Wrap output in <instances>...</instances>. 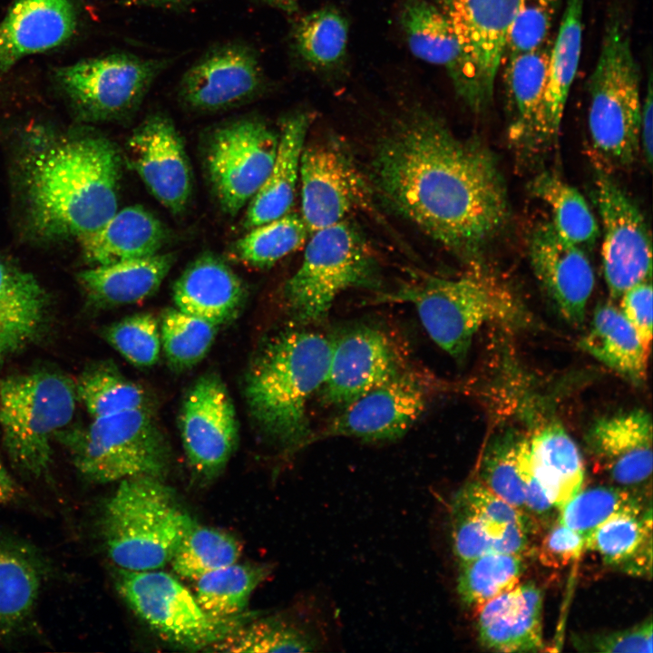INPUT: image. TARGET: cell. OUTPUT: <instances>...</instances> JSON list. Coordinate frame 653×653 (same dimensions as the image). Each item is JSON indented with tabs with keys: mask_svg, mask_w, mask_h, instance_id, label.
Here are the masks:
<instances>
[{
	"mask_svg": "<svg viewBox=\"0 0 653 653\" xmlns=\"http://www.w3.org/2000/svg\"><path fill=\"white\" fill-rule=\"evenodd\" d=\"M372 171L394 209L457 255L476 254L507 223L506 186L492 153L428 112L404 116L378 141Z\"/></svg>",
	"mask_w": 653,
	"mask_h": 653,
	"instance_id": "cell-1",
	"label": "cell"
},
{
	"mask_svg": "<svg viewBox=\"0 0 653 653\" xmlns=\"http://www.w3.org/2000/svg\"><path fill=\"white\" fill-rule=\"evenodd\" d=\"M121 159L99 136L60 137L34 145L23 181L34 229L48 238L79 239L118 210Z\"/></svg>",
	"mask_w": 653,
	"mask_h": 653,
	"instance_id": "cell-2",
	"label": "cell"
},
{
	"mask_svg": "<svg viewBox=\"0 0 653 653\" xmlns=\"http://www.w3.org/2000/svg\"><path fill=\"white\" fill-rule=\"evenodd\" d=\"M330 350V339L320 333L288 330L266 342L249 367L244 392L249 414L285 450L308 442L307 408L324 382Z\"/></svg>",
	"mask_w": 653,
	"mask_h": 653,
	"instance_id": "cell-3",
	"label": "cell"
},
{
	"mask_svg": "<svg viewBox=\"0 0 653 653\" xmlns=\"http://www.w3.org/2000/svg\"><path fill=\"white\" fill-rule=\"evenodd\" d=\"M599 54L589 79L590 154L610 173L631 166L640 150V71L622 10L607 17Z\"/></svg>",
	"mask_w": 653,
	"mask_h": 653,
	"instance_id": "cell-4",
	"label": "cell"
},
{
	"mask_svg": "<svg viewBox=\"0 0 653 653\" xmlns=\"http://www.w3.org/2000/svg\"><path fill=\"white\" fill-rule=\"evenodd\" d=\"M193 522L161 479L139 476L120 481L103 506L101 531L120 569L144 571L170 563Z\"/></svg>",
	"mask_w": 653,
	"mask_h": 653,
	"instance_id": "cell-5",
	"label": "cell"
},
{
	"mask_svg": "<svg viewBox=\"0 0 653 653\" xmlns=\"http://www.w3.org/2000/svg\"><path fill=\"white\" fill-rule=\"evenodd\" d=\"M379 297L413 305L431 339L458 361L485 323L513 307L509 291L479 268L457 278L424 277Z\"/></svg>",
	"mask_w": 653,
	"mask_h": 653,
	"instance_id": "cell-6",
	"label": "cell"
},
{
	"mask_svg": "<svg viewBox=\"0 0 653 653\" xmlns=\"http://www.w3.org/2000/svg\"><path fill=\"white\" fill-rule=\"evenodd\" d=\"M75 385L53 372H34L0 382V427L14 467L40 478L49 472L53 438L72 420Z\"/></svg>",
	"mask_w": 653,
	"mask_h": 653,
	"instance_id": "cell-7",
	"label": "cell"
},
{
	"mask_svg": "<svg viewBox=\"0 0 653 653\" xmlns=\"http://www.w3.org/2000/svg\"><path fill=\"white\" fill-rule=\"evenodd\" d=\"M283 299L303 323L322 320L341 293L376 282L377 262L359 229L344 219L312 232Z\"/></svg>",
	"mask_w": 653,
	"mask_h": 653,
	"instance_id": "cell-8",
	"label": "cell"
},
{
	"mask_svg": "<svg viewBox=\"0 0 653 653\" xmlns=\"http://www.w3.org/2000/svg\"><path fill=\"white\" fill-rule=\"evenodd\" d=\"M65 442L77 470L95 483L139 476L161 479L171 464L169 443L150 409L95 418Z\"/></svg>",
	"mask_w": 653,
	"mask_h": 653,
	"instance_id": "cell-9",
	"label": "cell"
},
{
	"mask_svg": "<svg viewBox=\"0 0 653 653\" xmlns=\"http://www.w3.org/2000/svg\"><path fill=\"white\" fill-rule=\"evenodd\" d=\"M115 583L127 605L154 632L187 649H209L247 619L245 614L228 619L210 617L180 581L158 570L119 568Z\"/></svg>",
	"mask_w": 653,
	"mask_h": 653,
	"instance_id": "cell-10",
	"label": "cell"
},
{
	"mask_svg": "<svg viewBox=\"0 0 653 653\" xmlns=\"http://www.w3.org/2000/svg\"><path fill=\"white\" fill-rule=\"evenodd\" d=\"M279 132L258 118L215 129L205 149V166L221 209L236 215L261 187L276 159Z\"/></svg>",
	"mask_w": 653,
	"mask_h": 653,
	"instance_id": "cell-11",
	"label": "cell"
},
{
	"mask_svg": "<svg viewBox=\"0 0 653 653\" xmlns=\"http://www.w3.org/2000/svg\"><path fill=\"white\" fill-rule=\"evenodd\" d=\"M168 64L166 59L114 53L60 68L56 80L81 112L109 119L135 110Z\"/></svg>",
	"mask_w": 653,
	"mask_h": 653,
	"instance_id": "cell-12",
	"label": "cell"
},
{
	"mask_svg": "<svg viewBox=\"0 0 653 653\" xmlns=\"http://www.w3.org/2000/svg\"><path fill=\"white\" fill-rule=\"evenodd\" d=\"M519 0H439L463 48L465 89L461 101L473 112L488 108Z\"/></svg>",
	"mask_w": 653,
	"mask_h": 653,
	"instance_id": "cell-13",
	"label": "cell"
},
{
	"mask_svg": "<svg viewBox=\"0 0 653 653\" xmlns=\"http://www.w3.org/2000/svg\"><path fill=\"white\" fill-rule=\"evenodd\" d=\"M593 199L602 225L601 260L612 298L651 278V235L638 207L610 173L595 168Z\"/></svg>",
	"mask_w": 653,
	"mask_h": 653,
	"instance_id": "cell-14",
	"label": "cell"
},
{
	"mask_svg": "<svg viewBox=\"0 0 653 653\" xmlns=\"http://www.w3.org/2000/svg\"><path fill=\"white\" fill-rule=\"evenodd\" d=\"M429 383L404 367L346 406L308 443L328 437H353L365 442L393 441L403 436L424 413Z\"/></svg>",
	"mask_w": 653,
	"mask_h": 653,
	"instance_id": "cell-15",
	"label": "cell"
},
{
	"mask_svg": "<svg viewBox=\"0 0 653 653\" xmlns=\"http://www.w3.org/2000/svg\"><path fill=\"white\" fill-rule=\"evenodd\" d=\"M183 447L192 472L211 481L225 468L239 437L229 394L215 374L200 376L182 404L180 418Z\"/></svg>",
	"mask_w": 653,
	"mask_h": 653,
	"instance_id": "cell-16",
	"label": "cell"
},
{
	"mask_svg": "<svg viewBox=\"0 0 653 653\" xmlns=\"http://www.w3.org/2000/svg\"><path fill=\"white\" fill-rule=\"evenodd\" d=\"M330 342L320 388L328 404L342 408L406 367L395 344L377 327L352 326Z\"/></svg>",
	"mask_w": 653,
	"mask_h": 653,
	"instance_id": "cell-17",
	"label": "cell"
},
{
	"mask_svg": "<svg viewBox=\"0 0 653 653\" xmlns=\"http://www.w3.org/2000/svg\"><path fill=\"white\" fill-rule=\"evenodd\" d=\"M265 77L257 53L245 44L226 43L205 52L183 73L182 102L212 112L241 105L260 94Z\"/></svg>",
	"mask_w": 653,
	"mask_h": 653,
	"instance_id": "cell-18",
	"label": "cell"
},
{
	"mask_svg": "<svg viewBox=\"0 0 653 653\" xmlns=\"http://www.w3.org/2000/svg\"><path fill=\"white\" fill-rule=\"evenodd\" d=\"M298 179L301 218L309 234L346 219L365 198L356 169L341 146L331 141L304 146Z\"/></svg>",
	"mask_w": 653,
	"mask_h": 653,
	"instance_id": "cell-19",
	"label": "cell"
},
{
	"mask_svg": "<svg viewBox=\"0 0 653 653\" xmlns=\"http://www.w3.org/2000/svg\"><path fill=\"white\" fill-rule=\"evenodd\" d=\"M128 161L151 194L173 214L187 206L192 173L175 125L162 114L146 118L127 142Z\"/></svg>",
	"mask_w": 653,
	"mask_h": 653,
	"instance_id": "cell-20",
	"label": "cell"
},
{
	"mask_svg": "<svg viewBox=\"0 0 653 653\" xmlns=\"http://www.w3.org/2000/svg\"><path fill=\"white\" fill-rule=\"evenodd\" d=\"M529 257L535 277L560 315L571 325H581L595 285L584 249L561 237L551 222H544L531 234Z\"/></svg>",
	"mask_w": 653,
	"mask_h": 653,
	"instance_id": "cell-21",
	"label": "cell"
},
{
	"mask_svg": "<svg viewBox=\"0 0 653 653\" xmlns=\"http://www.w3.org/2000/svg\"><path fill=\"white\" fill-rule=\"evenodd\" d=\"M585 443L618 486L638 492L650 482L652 421L646 411L634 409L598 419L589 428Z\"/></svg>",
	"mask_w": 653,
	"mask_h": 653,
	"instance_id": "cell-22",
	"label": "cell"
},
{
	"mask_svg": "<svg viewBox=\"0 0 653 653\" xmlns=\"http://www.w3.org/2000/svg\"><path fill=\"white\" fill-rule=\"evenodd\" d=\"M542 593L533 582L518 584L476 609L480 643L501 652L542 649Z\"/></svg>",
	"mask_w": 653,
	"mask_h": 653,
	"instance_id": "cell-23",
	"label": "cell"
},
{
	"mask_svg": "<svg viewBox=\"0 0 653 653\" xmlns=\"http://www.w3.org/2000/svg\"><path fill=\"white\" fill-rule=\"evenodd\" d=\"M75 27L71 0H15L0 23V73L28 54L63 44Z\"/></svg>",
	"mask_w": 653,
	"mask_h": 653,
	"instance_id": "cell-24",
	"label": "cell"
},
{
	"mask_svg": "<svg viewBox=\"0 0 653 653\" xmlns=\"http://www.w3.org/2000/svg\"><path fill=\"white\" fill-rule=\"evenodd\" d=\"M240 278L221 258L204 254L192 261L176 280V307L219 326L234 319L246 299Z\"/></svg>",
	"mask_w": 653,
	"mask_h": 653,
	"instance_id": "cell-25",
	"label": "cell"
},
{
	"mask_svg": "<svg viewBox=\"0 0 653 653\" xmlns=\"http://www.w3.org/2000/svg\"><path fill=\"white\" fill-rule=\"evenodd\" d=\"M584 0H567L559 33L551 44L547 80L540 110L535 148L559 135L561 120L581 53Z\"/></svg>",
	"mask_w": 653,
	"mask_h": 653,
	"instance_id": "cell-26",
	"label": "cell"
},
{
	"mask_svg": "<svg viewBox=\"0 0 653 653\" xmlns=\"http://www.w3.org/2000/svg\"><path fill=\"white\" fill-rule=\"evenodd\" d=\"M310 117L305 112L285 116L273 166L265 181L249 202L244 226L253 227L289 212L299 178L300 157L305 146Z\"/></svg>",
	"mask_w": 653,
	"mask_h": 653,
	"instance_id": "cell-27",
	"label": "cell"
},
{
	"mask_svg": "<svg viewBox=\"0 0 653 653\" xmlns=\"http://www.w3.org/2000/svg\"><path fill=\"white\" fill-rule=\"evenodd\" d=\"M167 239L162 222L143 207L133 205L117 210L80 241L86 259L102 266L157 254Z\"/></svg>",
	"mask_w": 653,
	"mask_h": 653,
	"instance_id": "cell-28",
	"label": "cell"
},
{
	"mask_svg": "<svg viewBox=\"0 0 653 653\" xmlns=\"http://www.w3.org/2000/svg\"><path fill=\"white\" fill-rule=\"evenodd\" d=\"M547 41L537 49L504 54V83L510 112L509 137L520 149L534 150L550 53Z\"/></svg>",
	"mask_w": 653,
	"mask_h": 653,
	"instance_id": "cell-29",
	"label": "cell"
},
{
	"mask_svg": "<svg viewBox=\"0 0 653 653\" xmlns=\"http://www.w3.org/2000/svg\"><path fill=\"white\" fill-rule=\"evenodd\" d=\"M400 24L413 54L443 66L461 100L465 89L464 57L445 14L425 0H405L400 11Z\"/></svg>",
	"mask_w": 653,
	"mask_h": 653,
	"instance_id": "cell-30",
	"label": "cell"
},
{
	"mask_svg": "<svg viewBox=\"0 0 653 653\" xmlns=\"http://www.w3.org/2000/svg\"><path fill=\"white\" fill-rule=\"evenodd\" d=\"M527 440L531 469L559 511L583 486L585 472L579 448L557 421L535 429Z\"/></svg>",
	"mask_w": 653,
	"mask_h": 653,
	"instance_id": "cell-31",
	"label": "cell"
},
{
	"mask_svg": "<svg viewBox=\"0 0 653 653\" xmlns=\"http://www.w3.org/2000/svg\"><path fill=\"white\" fill-rule=\"evenodd\" d=\"M580 346L629 382L644 381L648 356L632 326L612 304H598Z\"/></svg>",
	"mask_w": 653,
	"mask_h": 653,
	"instance_id": "cell-32",
	"label": "cell"
},
{
	"mask_svg": "<svg viewBox=\"0 0 653 653\" xmlns=\"http://www.w3.org/2000/svg\"><path fill=\"white\" fill-rule=\"evenodd\" d=\"M172 253L94 266L80 273L83 288L97 301L108 305L139 302L151 296L170 272Z\"/></svg>",
	"mask_w": 653,
	"mask_h": 653,
	"instance_id": "cell-33",
	"label": "cell"
},
{
	"mask_svg": "<svg viewBox=\"0 0 653 653\" xmlns=\"http://www.w3.org/2000/svg\"><path fill=\"white\" fill-rule=\"evenodd\" d=\"M651 504L640 513L622 514L600 525L586 541L606 564L629 574H651Z\"/></svg>",
	"mask_w": 653,
	"mask_h": 653,
	"instance_id": "cell-34",
	"label": "cell"
},
{
	"mask_svg": "<svg viewBox=\"0 0 653 653\" xmlns=\"http://www.w3.org/2000/svg\"><path fill=\"white\" fill-rule=\"evenodd\" d=\"M261 563H232L196 580L195 599L210 617L228 619L241 616L256 588L270 574Z\"/></svg>",
	"mask_w": 653,
	"mask_h": 653,
	"instance_id": "cell-35",
	"label": "cell"
},
{
	"mask_svg": "<svg viewBox=\"0 0 653 653\" xmlns=\"http://www.w3.org/2000/svg\"><path fill=\"white\" fill-rule=\"evenodd\" d=\"M531 193L551 212L556 231L567 240L581 247H591L599 236L598 221L581 193L558 174L543 171L530 186Z\"/></svg>",
	"mask_w": 653,
	"mask_h": 653,
	"instance_id": "cell-36",
	"label": "cell"
},
{
	"mask_svg": "<svg viewBox=\"0 0 653 653\" xmlns=\"http://www.w3.org/2000/svg\"><path fill=\"white\" fill-rule=\"evenodd\" d=\"M643 497L620 486L598 485L580 489L559 511L558 521L580 533L585 541L603 523L646 509Z\"/></svg>",
	"mask_w": 653,
	"mask_h": 653,
	"instance_id": "cell-37",
	"label": "cell"
},
{
	"mask_svg": "<svg viewBox=\"0 0 653 653\" xmlns=\"http://www.w3.org/2000/svg\"><path fill=\"white\" fill-rule=\"evenodd\" d=\"M40 589L39 571L24 553L0 546V638H6L33 610Z\"/></svg>",
	"mask_w": 653,
	"mask_h": 653,
	"instance_id": "cell-38",
	"label": "cell"
},
{
	"mask_svg": "<svg viewBox=\"0 0 653 653\" xmlns=\"http://www.w3.org/2000/svg\"><path fill=\"white\" fill-rule=\"evenodd\" d=\"M292 39L297 55L307 64L328 69L339 64L346 53L348 24L334 8H323L296 24Z\"/></svg>",
	"mask_w": 653,
	"mask_h": 653,
	"instance_id": "cell-39",
	"label": "cell"
},
{
	"mask_svg": "<svg viewBox=\"0 0 653 653\" xmlns=\"http://www.w3.org/2000/svg\"><path fill=\"white\" fill-rule=\"evenodd\" d=\"M457 592L462 602L477 609L513 589L524 570L522 556L489 552L459 564Z\"/></svg>",
	"mask_w": 653,
	"mask_h": 653,
	"instance_id": "cell-40",
	"label": "cell"
},
{
	"mask_svg": "<svg viewBox=\"0 0 653 653\" xmlns=\"http://www.w3.org/2000/svg\"><path fill=\"white\" fill-rule=\"evenodd\" d=\"M241 544L232 535L194 521L183 536L171 565L182 578L197 580L238 561Z\"/></svg>",
	"mask_w": 653,
	"mask_h": 653,
	"instance_id": "cell-41",
	"label": "cell"
},
{
	"mask_svg": "<svg viewBox=\"0 0 653 653\" xmlns=\"http://www.w3.org/2000/svg\"><path fill=\"white\" fill-rule=\"evenodd\" d=\"M249 229L234 243L232 252L241 262L259 268L296 251L309 235L301 216L290 212Z\"/></svg>",
	"mask_w": 653,
	"mask_h": 653,
	"instance_id": "cell-42",
	"label": "cell"
},
{
	"mask_svg": "<svg viewBox=\"0 0 653 653\" xmlns=\"http://www.w3.org/2000/svg\"><path fill=\"white\" fill-rule=\"evenodd\" d=\"M75 391L93 419L128 410L150 409L145 390L109 365L84 372Z\"/></svg>",
	"mask_w": 653,
	"mask_h": 653,
	"instance_id": "cell-43",
	"label": "cell"
},
{
	"mask_svg": "<svg viewBox=\"0 0 653 653\" xmlns=\"http://www.w3.org/2000/svg\"><path fill=\"white\" fill-rule=\"evenodd\" d=\"M317 641L301 628L278 618L244 622L208 650L222 652H307Z\"/></svg>",
	"mask_w": 653,
	"mask_h": 653,
	"instance_id": "cell-44",
	"label": "cell"
},
{
	"mask_svg": "<svg viewBox=\"0 0 653 653\" xmlns=\"http://www.w3.org/2000/svg\"><path fill=\"white\" fill-rule=\"evenodd\" d=\"M217 326L179 308L167 309L161 318L160 335L170 364L178 369L200 362L210 348Z\"/></svg>",
	"mask_w": 653,
	"mask_h": 653,
	"instance_id": "cell-45",
	"label": "cell"
},
{
	"mask_svg": "<svg viewBox=\"0 0 653 653\" xmlns=\"http://www.w3.org/2000/svg\"><path fill=\"white\" fill-rule=\"evenodd\" d=\"M45 306L44 290L36 279L0 259V312L35 336Z\"/></svg>",
	"mask_w": 653,
	"mask_h": 653,
	"instance_id": "cell-46",
	"label": "cell"
},
{
	"mask_svg": "<svg viewBox=\"0 0 653 653\" xmlns=\"http://www.w3.org/2000/svg\"><path fill=\"white\" fill-rule=\"evenodd\" d=\"M518 438L515 434L508 432L488 444L480 463L478 480L527 516L516 461Z\"/></svg>",
	"mask_w": 653,
	"mask_h": 653,
	"instance_id": "cell-47",
	"label": "cell"
},
{
	"mask_svg": "<svg viewBox=\"0 0 653 653\" xmlns=\"http://www.w3.org/2000/svg\"><path fill=\"white\" fill-rule=\"evenodd\" d=\"M107 341L130 363L151 366L160 356L161 335L155 317L140 313L123 318L105 330Z\"/></svg>",
	"mask_w": 653,
	"mask_h": 653,
	"instance_id": "cell-48",
	"label": "cell"
},
{
	"mask_svg": "<svg viewBox=\"0 0 653 653\" xmlns=\"http://www.w3.org/2000/svg\"><path fill=\"white\" fill-rule=\"evenodd\" d=\"M558 0H519L509 28L505 53H525L543 45L548 40Z\"/></svg>",
	"mask_w": 653,
	"mask_h": 653,
	"instance_id": "cell-49",
	"label": "cell"
},
{
	"mask_svg": "<svg viewBox=\"0 0 653 653\" xmlns=\"http://www.w3.org/2000/svg\"><path fill=\"white\" fill-rule=\"evenodd\" d=\"M453 552L459 564L492 552L496 532L455 494L450 506Z\"/></svg>",
	"mask_w": 653,
	"mask_h": 653,
	"instance_id": "cell-50",
	"label": "cell"
},
{
	"mask_svg": "<svg viewBox=\"0 0 653 653\" xmlns=\"http://www.w3.org/2000/svg\"><path fill=\"white\" fill-rule=\"evenodd\" d=\"M456 494L498 533L511 523L522 526L529 533L535 529L532 521L524 513L493 493L478 479L466 482Z\"/></svg>",
	"mask_w": 653,
	"mask_h": 653,
	"instance_id": "cell-51",
	"label": "cell"
},
{
	"mask_svg": "<svg viewBox=\"0 0 653 653\" xmlns=\"http://www.w3.org/2000/svg\"><path fill=\"white\" fill-rule=\"evenodd\" d=\"M574 647L580 651L604 653H651L652 620L619 631L580 636L573 639Z\"/></svg>",
	"mask_w": 653,
	"mask_h": 653,
	"instance_id": "cell-52",
	"label": "cell"
},
{
	"mask_svg": "<svg viewBox=\"0 0 653 653\" xmlns=\"http://www.w3.org/2000/svg\"><path fill=\"white\" fill-rule=\"evenodd\" d=\"M516 461L522 483L525 512L536 525L547 521L556 509L548 499L538 478L534 474L529 459L527 436H519L516 444Z\"/></svg>",
	"mask_w": 653,
	"mask_h": 653,
	"instance_id": "cell-53",
	"label": "cell"
},
{
	"mask_svg": "<svg viewBox=\"0 0 653 653\" xmlns=\"http://www.w3.org/2000/svg\"><path fill=\"white\" fill-rule=\"evenodd\" d=\"M619 298L620 311L636 331L648 356L652 340L651 278L633 285Z\"/></svg>",
	"mask_w": 653,
	"mask_h": 653,
	"instance_id": "cell-54",
	"label": "cell"
},
{
	"mask_svg": "<svg viewBox=\"0 0 653 653\" xmlns=\"http://www.w3.org/2000/svg\"><path fill=\"white\" fill-rule=\"evenodd\" d=\"M584 551L585 539L557 520L543 538L538 557L544 566L559 569L579 559Z\"/></svg>",
	"mask_w": 653,
	"mask_h": 653,
	"instance_id": "cell-55",
	"label": "cell"
},
{
	"mask_svg": "<svg viewBox=\"0 0 653 653\" xmlns=\"http://www.w3.org/2000/svg\"><path fill=\"white\" fill-rule=\"evenodd\" d=\"M34 337L30 331L0 312V365Z\"/></svg>",
	"mask_w": 653,
	"mask_h": 653,
	"instance_id": "cell-56",
	"label": "cell"
},
{
	"mask_svg": "<svg viewBox=\"0 0 653 653\" xmlns=\"http://www.w3.org/2000/svg\"><path fill=\"white\" fill-rule=\"evenodd\" d=\"M639 139L644 160L648 167L650 168L653 159V87L651 69L648 71L646 96L641 103Z\"/></svg>",
	"mask_w": 653,
	"mask_h": 653,
	"instance_id": "cell-57",
	"label": "cell"
},
{
	"mask_svg": "<svg viewBox=\"0 0 653 653\" xmlns=\"http://www.w3.org/2000/svg\"><path fill=\"white\" fill-rule=\"evenodd\" d=\"M20 495V490L6 467L0 459V504L15 502Z\"/></svg>",
	"mask_w": 653,
	"mask_h": 653,
	"instance_id": "cell-58",
	"label": "cell"
},
{
	"mask_svg": "<svg viewBox=\"0 0 653 653\" xmlns=\"http://www.w3.org/2000/svg\"><path fill=\"white\" fill-rule=\"evenodd\" d=\"M138 5H146L166 8L182 7L190 4L193 0H130Z\"/></svg>",
	"mask_w": 653,
	"mask_h": 653,
	"instance_id": "cell-59",
	"label": "cell"
},
{
	"mask_svg": "<svg viewBox=\"0 0 653 653\" xmlns=\"http://www.w3.org/2000/svg\"><path fill=\"white\" fill-rule=\"evenodd\" d=\"M268 4L287 12H293L297 9L298 0H264Z\"/></svg>",
	"mask_w": 653,
	"mask_h": 653,
	"instance_id": "cell-60",
	"label": "cell"
}]
</instances>
